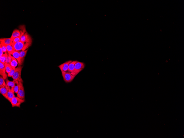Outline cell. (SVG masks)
<instances>
[{"instance_id": "6da1fadb", "label": "cell", "mask_w": 184, "mask_h": 138, "mask_svg": "<svg viewBox=\"0 0 184 138\" xmlns=\"http://www.w3.org/2000/svg\"><path fill=\"white\" fill-rule=\"evenodd\" d=\"M20 41L24 43L28 49L32 45V39L31 36L26 32L21 37Z\"/></svg>"}, {"instance_id": "7a4b0ae2", "label": "cell", "mask_w": 184, "mask_h": 138, "mask_svg": "<svg viewBox=\"0 0 184 138\" xmlns=\"http://www.w3.org/2000/svg\"><path fill=\"white\" fill-rule=\"evenodd\" d=\"M23 66H18L15 69V72L12 78L14 80H16L19 82H23V81L21 76Z\"/></svg>"}, {"instance_id": "3957f363", "label": "cell", "mask_w": 184, "mask_h": 138, "mask_svg": "<svg viewBox=\"0 0 184 138\" xmlns=\"http://www.w3.org/2000/svg\"><path fill=\"white\" fill-rule=\"evenodd\" d=\"M62 73L63 79L66 83L72 82L76 76L68 72H62Z\"/></svg>"}, {"instance_id": "277c9868", "label": "cell", "mask_w": 184, "mask_h": 138, "mask_svg": "<svg viewBox=\"0 0 184 138\" xmlns=\"http://www.w3.org/2000/svg\"><path fill=\"white\" fill-rule=\"evenodd\" d=\"M12 45L13 50L16 51L25 50L27 49L24 43L21 41L16 43H12Z\"/></svg>"}, {"instance_id": "5b68a950", "label": "cell", "mask_w": 184, "mask_h": 138, "mask_svg": "<svg viewBox=\"0 0 184 138\" xmlns=\"http://www.w3.org/2000/svg\"><path fill=\"white\" fill-rule=\"evenodd\" d=\"M24 99H21L17 97H15L10 101L13 107H18L20 108V105L25 102Z\"/></svg>"}, {"instance_id": "8992f818", "label": "cell", "mask_w": 184, "mask_h": 138, "mask_svg": "<svg viewBox=\"0 0 184 138\" xmlns=\"http://www.w3.org/2000/svg\"><path fill=\"white\" fill-rule=\"evenodd\" d=\"M7 60L8 61L7 62L9 63L12 68L15 69L18 64V61L16 59L11 55H8L7 61Z\"/></svg>"}, {"instance_id": "52a82bcc", "label": "cell", "mask_w": 184, "mask_h": 138, "mask_svg": "<svg viewBox=\"0 0 184 138\" xmlns=\"http://www.w3.org/2000/svg\"><path fill=\"white\" fill-rule=\"evenodd\" d=\"M17 95V97L21 99H24L25 98V91L23 82H19V88Z\"/></svg>"}, {"instance_id": "ba28073f", "label": "cell", "mask_w": 184, "mask_h": 138, "mask_svg": "<svg viewBox=\"0 0 184 138\" xmlns=\"http://www.w3.org/2000/svg\"><path fill=\"white\" fill-rule=\"evenodd\" d=\"M85 67V64L83 62H78L75 65L76 75L83 70Z\"/></svg>"}, {"instance_id": "9c48e42d", "label": "cell", "mask_w": 184, "mask_h": 138, "mask_svg": "<svg viewBox=\"0 0 184 138\" xmlns=\"http://www.w3.org/2000/svg\"><path fill=\"white\" fill-rule=\"evenodd\" d=\"M72 62V60L68 61L59 66V67L61 72H68L69 66Z\"/></svg>"}, {"instance_id": "30bf717a", "label": "cell", "mask_w": 184, "mask_h": 138, "mask_svg": "<svg viewBox=\"0 0 184 138\" xmlns=\"http://www.w3.org/2000/svg\"><path fill=\"white\" fill-rule=\"evenodd\" d=\"M6 72L5 64L0 62V74L5 80L7 79V76Z\"/></svg>"}, {"instance_id": "8fae6325", "label": "cell", "mask_w": 184, "mask_h": 138, "mask_svg": "<svg viewBox=\"0 0 184 138\" xmlns=\"http://www.w3.org/2000/svg\"><path fill=\"white\" fill-rule=\"evenodd\" d=\"M9 55H11L14 57L18 61V66H22L20 55L18 51H14Z\"/></svg>"}, {"instance_id": "7c38bea8", "label": "cell", "mask_w": 184, "mask_h": 138, "mask_svg": "<svg viewBox=\"0 0 184 138\" xmlns=\"http://www.w3.org/2000/svg\"><path fill=\"white\" fill-rule=\"evenodd\" d=\"M77 61H74L70 63L69 66L68 72L71 73L73 75L76 76L75 74V65L77 62Z\"/></svg>"}, {"instance_id": "4fadbf2b", "label": "cell", "mask_w": 184, "mask_h": 138, "mask_svg": "<svg viewBox=\"0 0 184 138\" xmlns=\"http://www.w3.org/2000/svg\"><path fill=\"white\" fill-rule=\"evenodd\" d=\"M8 91V88L6 84L5 86L0 88V93L6 99H7V93Z\"/></svg>"}, {"instance_id": "5bb4252c", "label": "cell", "mask_w": 184, "mask_h": 138, "mask_svg": "<svg viewBox=\"0 0 184 138\" xmlns=\"http://www.w3.org/2000/svg\"><path fill=\"white\" fill-rule=\"evenodd\" d=\"M21 33L20 31L18 29H15L13 31L12 35L11 38L12 40L14 39L15 38L20 37H21Z\"/></svg>"}, {"instance_id": "9a60e30c", "label": "cell", "mask_w": 184, "mask_h": 138, "mask_svg": "<svg viewBox=\"0 0 184 138\" xmlns=\"http://www.w3.org/2000/svg\"><path fill=\"white\" fill-rule=\"evenodd\" d=\"M6 84L9 90L14 92V83L13 81H10L8 79H6Z\"/></svg>"}, {"instance_id": "2e32d148", "label": "cell", "mask_w": 184, "mask_h": 138, "mask_svg": "<svg viewBox=\"0 0 184 138\" xmlns=\"http://www.w3.org/2000/svg\"><path fill=\"white\" fill-rule=\"evenodd\" d=\"M28 50L26 49L25 50L21 51H18L20 53V57L21 59V63L22 66L23 65V63L24 62V59L26 57L27 53Z\"/></svg>"}, {"instance_id": "e0dca14e", "label": "cell", "mask_w": 184, "mask_h": 138, "mask_svg": "<svg viewBox=\"0 0 184 138\" xmlns=\"http://www.w3.org/2000/svg\"><path fill=\"white\" fill-rule=\"evenodd\" d=\"M0 41L3 42L6 45H12V40L11 38H1Z\"/></svg>"}, {"instance_id": "ac0fdd59", "label": "cell", "mask_w": 184, "mask_h": 138, "mask_svg": "<svg viewBox=\"0 0 184 138\" xmlns=\"http://www.w3.org/2000/svg\"><path fill=\"white\" fill-rule=\"evenodd\" d=\"M14 92L9 90V91L7 93V99L9 102H10L11 99L15 97V95L14 94Z\"/></svg>"}, {"instance_id": "d6986e66", "label": "cell", "mask_w": 184, "mask_h": 138, "mask_svg": "<svg viewBox=\"0 0 184 138\" xmlns=\"http://www.w3.org/2000/svg\"><path fill=\"white\" fill-rule=\"evenodd\" d=\"M8 56V54L7 53H3L2 56L0 57V62L5 64L7 62V59Z\"/></svg>"}, {"instance_id": "ffe728a7", "label": "cell", "mask_w": 184, "mask_h": 138, "mask_svg": "<svg viewBox=\"0 0 184 138\" xmlns=\"http://www.w3.org/2000/svg\"><path fill=\"white\" fill-rule=\"evenodd\" d=\"M14 83V91L15 93H18L19 88V82L16 80H13Z\"/></svg>"}, {"instance_id": "44dd1931", "label": "cell", "mask_w": 184, "mask_h": 138, "mask_svg": "<svg viewBox=\"0 0 184 138\" xmlns=\"http://www.w3.org/2000/svg\"><path fill=\"white\" fill-rule=\"evenodd\" d=\"M5 66L6 71L7 74H8L10 72L11 69L12 68L11 65L8 63L6 62L5 64Z\"/></svg>"}, {"instance_id": "7402d4cb", "label": "cell", "mask_w": 184, "mask_h": 138, "mask_svg": "<svg viewBox=\"0 0 184 138\" xmlns=\"http://www.w3.org/2000/svg\"><path fill=\"white\" fill-rule=\"evenodd\" d=\"M7 51L9 55H10L14 50H13L12 45H6Z\"/></svg>"}, {"instance_id": "603a6c76", "label": "cell", "mask_w": 184, "mask_h": 138, "mask_svg": "<svg viewBox=\"0 0 184 138\" xmlns=\"http://www.w3.org/2000/svg\"><path fill=\"white\" fill-rule=\"evenodd\" d=\"M6 84L5 81V79L2 76H0V88L4 86Z\"/></svg>"}, {"instance_id": "cb8c5ba5", "label": "cell", "mask_w": 184, "mask_h": 138, "mask_svg": "<svg viewBox=\"0 0 184 138\" xmlns=\"http://www.w3.org/2000/svg\"><path fill=\"white\" fill-rule=\"evenodd\" d=\"M0 45L1 46V48L2 49L3 53H7V52L6 48V45L3 42L0 41Z\"/></svg>"}, {"instance_id": "d4e9b609", "label": "cell", "mask_w": 184, "mask_h": 138, "mask_svg": "<svg viewBox=\"0 0 184 138\" xmlns=\"http://www.w3.org/2000/svg\"><path fill=\"white\" fill-rule=\"evenodd\" d=\"M15 69L12 68L10 72L8 74L7 76L9 77H12L14 74L15 72Z\"/></svg>"}, {"instance_id": "484cf974", "label": "cell", "mask_w": 184, "mask_h": 138, "mask_svg": "<svg viewBox=\"0 0 184 138\" xmlns=\"http://www.w3.org/2000/svg\"><path fill=\"white\" fill-rule=\"evenodd\" d=\"M21 37V36H20V37L15 38L13 40L12 43H16L20 41Z\"/></svg>"}, {"instance_id": "4316f807", "label": "cell", "mask_w": 184, "mask_h": 138, "mask_svg": "<svg viewBox=\"0 0 184 138\" xmlns=\"http://www.w3.org/2000/svg\"><path fill=\"white\" fill-rule=\"evenodd\" d=\"M0 57H1L2 56L3 54V51L2 49L1 48V45H0Z\"/></svg>"}]
</instances>
